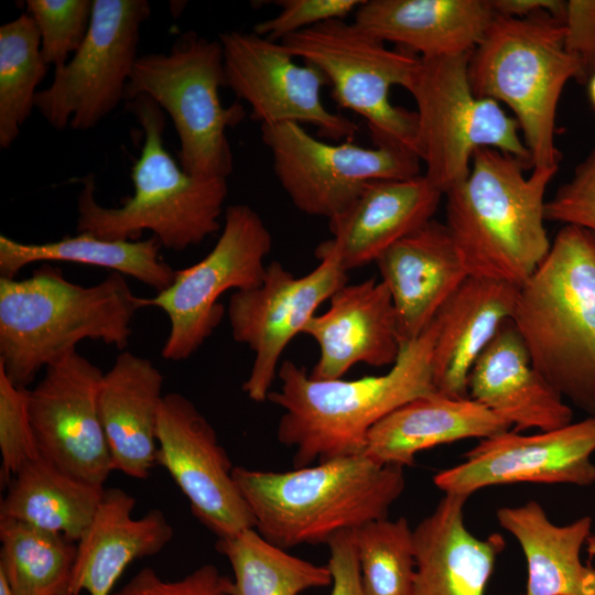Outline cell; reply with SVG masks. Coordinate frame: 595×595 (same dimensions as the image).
Returning a JSON list of instances; mask_svg holds the SVG:
<instances>
[{
	"mask_svg": "<svg viewBox=\"0 0 595 595\" xmlns=\"http://www.w3.org/2000/svg\"><path fill=\"white\" fill-rule=\"evenodd\" d=\"M126 102L144 134L131 172L133 194L120 206L106 207L96 201L94 174L82 178L77 232H90L106 240H138L148 230L161 247L174 251L202 244L220 229L227 178L184 171L165 149L161 107L147 95Z\"/></svg>",
	"mask_w": 595,
	"mask_h": 595,
	"instance_id": "cell-6",
	"label": "cell"
},
{
	"mask_svg": "<svg viewBox=\"0 0 595 595\" xmlns=\"http://www.w3.org/2000/svg\"><path fill=\"white\" fill-rule=\"evenodd\" d=\"M595 415L537 434L509 430L479 440L465 454V462L434 475L444 494L469 497L482 488L518 483H595Z\"/></svg>",
	"mask_w": 595,
	"mask_h": 595,
	"instance_id": "cell-18",
	"label": "cell"
},
{
	"mask_svg": "<svg viewBox=\"0 0 595 595\" xmlns=\"http://www.w3.org/2000/svg\"><path fill=\"white\" fill-rule=\"evenodd\" d=\"M586 550L591 556H595V534H591L586 541Z\"/></svg>",
	"mask_w": 595,
	"mask_h": 595,
	"instance_id": "cell-45",
	"label": "cell"
},
{
	"mask_svg": "<svg viewBox=\"0 0 595 595\" xmlns=\"http://www.w3.org/2000/svg\"><path fill=\"white\" fill-rule=\"evenodd\" d=\"M516 158L478 149L468 175L444 196L445 226L468 275L520 286L551 244L544 227L545 191L558 169L526 177Z\"/></svg>",
	"mask_w": 595,
	"mask_h": 595,
	"instance_id": "cell-4",
	"label": "cell"
},
{
	"mask_svg": "<svg viewBox=\"0 0 595 595\" xmlns=\"http://www.w3.org/2000/svg\"><path fill=\"white\" fill-rule=\"evenodd\" d=\"M469 55L420 58L405 88L416 104L415 153L425 165L423 175L443 195L468 175L478 149L498 150L533 167L513 116L473 91Z\"/></svg>",
	"mask_w": 595,
	"mask_h": 595,
	"instance_id": "cell-9",
	"label": "cell"
},
{
	"mask_svg": "<svg viewBox=\"0 0 595 595\" xmlns=\"http://www.w3.org/2000/svg\"><path fill=\"white\" fill-rule=\"evenodd\" d=\"M496 14L511 18H527L547 12L562 21L565 3L562 0H489Z\"/></svg>",
	"mask_w": 595,
	"mask_h": 595,
	"instance_id": "cell-43",
	"label": "cell"
},
{
	"mask_svg": "<svg viewBox=\"0 0 595 595\" xmlns=\"http://www.w3.org/2000/svg\"><path fill=\"white\" fill-rule=\"evenodd\" d=\"M577 76L563 22L547 12L527 18L495 13L468 60L473 91L512 111L533 169H559L558 105L565 85Z\"/></svg>",
	"mask_w": 595,
	"mask_h": 595,
	"instance_id": "cell-7",
	"label": "cell"
},
{
	"mask_svg": "<svg viewBox=\"0 0 595 595\" xmlns=\"http://www.w3.org/2000/svg\"><path fill=\"white\" fill-rule=\"evenodd\" d=\"M511 321L534 368L564 399L595 415V235L563 225L518 291Z\"/></svg>",
	"mask_w": 595,
	"mask_h": 595,
	"instance_id": "cell-5",
	"label": "cell"
},
{
	"mask_svg": "<svg viewBox=\"0 0 595 595\" xmlns=\"http://www.w3.org/2000/svg\"><path fill=\"white\" fill-rule=\"evenodd\" d=\"M468 398L506 421L515 432L551 431L573 422L564 398L534 368L511 320L506 321L473 365Z\"/></svg>",
	"mask_w": 595,
	"mask_h": 595,
	"instance_id": "cell-22",
	"label": "cell"
},
{
	"mask_svg": "<svg viewBox=\"0 0 595 595\" xmlns=\"http://www.w3.org/2000/svg\"><path fill=\"white\" fill-rule=\"evenodd\" d=\"M156 464L187 498L196 519L218 539L255 528L232 475L234 467L212 424L177 392L164 394L158 421Z\"/></svg>",
	"mask_w": 595,
	"mask_h": 595,
	"instance_id": "cell-17",
	"label": "cell"
},
{
	"mask_svg": "<svg viewBox=\"0 0 595 595\" xmlns=\"http://www.w3.org/2000/svg\"><path fill=\"white\" fill-rule=\"evenodd\" d=\"M219 41L226 87L250 106L252 120L261 126L310 123L335 141L355 137L359 127L324 106L321 93L329 83L317 67L295 63L280 43L255 32L227 31Z\"/></svg>",
	"mask_w": 595,
	"mask_h": 595,
	"instance_id": "cell-15",
	"label": "cell"
},
{
	"mask_svg": "<svg viewBox=\"0 0 595 595\" xmlns=\"http://www.w3.org/2000/svg\"><path fill=\"white\" fill-rule=\"evenodd\" d=\"M365 595H413V529L405 518L370 521L353 530Z\"/></svg>",
	"mask_w": 595,
	"mask_h": 595,
	"instance_id": "cell-35",
	"label": "cell"
},
{
	"mask_svg": "<svg viewBox=\"0 0 595 595\" xmlns=\"http://www.w3.org/2000/svg\"><path fill=\"white\" fill-rule=\"evenodd\" d=\"M511 426L470 398L439 392L415 398L380 420L364 454L383 465L412 466L415 455L441 444L488 439Z\"/></svg>",
	"mask_w": 595,
	"mask_h": 595,
	"instance_id": "cell-28",
	"label": "cell"
},
{
	"mask_svg": "<svg viewBox=\"0 0 595 595\" xmlns=\"http://www.w3.org/2000/svg\"><path fill=\"white\" fill-rule=\"evenodd\" d=\"M364 0H279L280 12L258 22L253 32L280 43L286 36L328 20L342 19L358 9Z\"/></svg>",
	"mask_w": 595,
	"mask_h": 595,
	"instance_id": "cell-39",
	"label": "cell"
},
{
	"mask_svg": "<svg viewBox=\"0 0 595 595\" xmlns=\"http://www.w3.org/2000/svg\"><path fill=\"white\" fill-rule=\"evenodd\" d=\"M586 85H587L589 101L593 108L595 109V74L589 78Z\"/></svg>",
	"mask_w": 595,
	"mask_h": 595,
	"instance_id": "cell-44",
	"label": "cell"
},
{
	"mask_svg": "<svg viewBox=\"0 0 595 595\" xmlns=\"http://www.w3.org/2000/svg\"><path fill=\"white\" fill-rule=\"evenodd\" d=\"M104 372L76 349L28 388V412L41 457L86 483L104 486L113 470L98 412Z\"/></svg>",
	"mask_w": 595,
	"mask_h": 595,
	"instance_id": "cell-16",
	"label": "cell"
},
{
	"mask_svg": "<svg viewBox=\"0 0 595 595\" xmlns=\"http://www.w3.org/2000/svg\"><path fill=\"white\" fill-rule=\"evenodd\" d=\"M150 13L147 0H93L84 42L35 97V108L54 129H91L125 100Z\"/></svg>",
	"mask_w": 595,
	"mask_h": 595,
	"instance_id": "cell-13",
	"label": "cell"
},
{
	"mask_svg": "<svg viewBox=\"0 0 595 595\" xmlns=\"http://www.w3.org/2000/svg\"><path fill=\"white\" fill-rule=\"evenodd\" d=\"M0 595H12L2 575H0Z\"/></svg>",
	"mask_w": 595,
	"mask_h": 595,
	"instance_id": "cell-46",
	"label": "cell"
},
{
	"mask_svg": "<svg viewBox=\"0 0 595 595\" xmlns=\"http://www.w3.org/2000/svg\"><path fill=\"white\" fill-rule=\"evenodd\" d=\"M443 196L423 174L371 181L344 214L328 220L332 238L315 251L335 256L347 272L376 262L394 242L432 220Z\"/></svg>",
	"mask_w": 595,
	"mask_h": 595,
	"instance_id": "cell-20",
	"label": "cell"
},
{
	"mask_svg": "<svg viewBox=\"0 0 595 595\" xmlns=\"http://www.w3.org/2000/svg\"><path fill=\"white\" fill-rule=\"evenodd\" d=\"M155 237L143 240H106L90 232H77L55 241L20 242L0 235V274L15 278L26 266L52 261L94 266L131 277L156 292L173 282V270L160 256Z\"/></svg>",
	"mask_w": 595,
	"mask_h": 595,
	"instance_id": "cell-30",
	"label": "cell"
},
{
	"mask_svg": "<svg viewBox=\"0 0 595 595\" xmlns=\"http://www.w3.org/2000/svg\"><path fill=\"white\" fill-rule=\"evenodd\" d=\"M331 595H365L353 530H344L327 543Z\"/></svg>",
	"mask_w": 595,
	"mask_h": 595,
	"instance_id": "cell-42",
	"label": "cell"
},
{
	"mask_svg": "<svg viewBox=\"0 0 595 595\" xmlns=\"http://www.w3.org/2000/svg\"><path fill=\"white\" fill-rule=\"evenodd\" d=\"M261 140L293 205L327 220L344 214L371 181L420 175V159L409 149L327 143L294 122L261 126Z\"/></svg>",
	"mask_w": 595,
	"mask_h": 595,
	"instance_id": "cell-12",
	"label": "cell"
},
{
	"mask_svg": "<svg viewBox=\"0 0 595 595\" xmlns=\"http://www.w3.org/2000/svg\"><path fill=\"white\" fill-rule=\"evenodd\" d=\"M497 521L518 541L527 563L526 595H595V569L581 560L591 517L558 526L534 500L501 507Z\"/></svg>",
	"mask_w": 595,
	"mask_h": 595,
	"instance_id": "cell-29",
	"label": "cell"
},
{
	"mask_svg": "<svg viewBox=\"0 0 595 595\" xmlns=\"http://www.w3.org/2000/svg\"><path fill=\"white\" fill-rule=\"evenodd\" d=\"M136 499L121 488L105 489L87 529L77 543L71 595H111L133 561L161 552L173 528L160 509L133 518Z\"/></svg>",
	"mask_w": 595,
	"mask_h": 595,
	"instance_id": "cell-27",
	"label": "cell"
},
{
	"mask_svg": "<svg viewBox=\"0 0 595 595\" xmlns=\"http://www.w3.org/2000/svg\"><path fill=\"white\" fill-rule=\"evenodd\" d=\"M320 348L310 376L342 378L356 364L392 366L401 351L397 314L386 284L375 278L346 283L329 299V307L315 314L303 329Z\"/></svg>",
	"mask_w": 595,
	"mask_h": 595,
	"instance_id": "cell-19",
	"label": "cell"
},
{
	"mask_svg": "<svg viewBox=\"0 0 595 595\" xmlns=\"http://www.w3.org/2000/svg\"><path fill=\"white\" fill-rule=\"evenodd\" d=\"M315 257L318 264L302 277H295L274 260L267 264L258 286L235 291L229 299L231 335L255 354L242 385L255 402L267 401L285 347L303 333L318 306L348 283V272L335 256L315 251Z\"/></svg>",
	"mask_w": 595,
	"mask_h": 595,
	"instance_id": "cell-14",
	"label": "cell"
},
{
	"mask_svg": "<svg viewBox=\"0 0 595 595\" xmlns=\"http://www.w3.org/2000/svg\"><path fill=\"white\" fill-rule=\"evenodd\" d=\"M0 575L12 595H71L77 543L0 518Z\"/></svg>",
	"mask_w": 595,
	"mask_h": 595,
	"instance_id": "cell-32",
	"label": "cell"
},
{
	"mask_svg": "<svg viewBox=\"0 0 595 595\" xmlns=\"http://www.w3.org/2000/svg\"><path fill=\"white\" fill-rule=\"evenodd\" d=\"M544 216L548 221L577 226L595 235V145L571 178L545 202Z\"/></svg>",
	"mask_w": 595,
	"mask_h": 595,
	"instance_id": "cell-38",
	"label": "cell"
},
{
	"mask_svg": "<svg viewBox=\"0 0 595 595\" xmlns=\"http://www.w3.org/2000/svg\"><path fill=\"white\" fill-rule=\"evenodd\" d=\"M224 217L217 242L202 260L175 270L171 285L154 296H138L140 309L158 307L169 318L161 350L166 360L190 358L214 333L224 316L219 299L226 291L249 290L263 280L272 248L264 221L246 204L229 205Z\"/></svg>",
	"mask_w": 595,
	"mask_h": 595,
	"instance_id": "cell-11",
	"label": "cell"
},
{
	"mask_svg": "<svg viewBox=\"0 0 595 595\" xmlns=\"http://www.w3.org/2000/svg\"><path fill=\"white\" fill-rule=\"evenodd\" d=\"M231 584L212 563L177 580H164L153 569L143 567L111 595H232Z\"/></svg>",
	"mask_w": 595,
	"mask_h": 595,
	"instance_id": "cell-40",
	"label": "cell"
},
{
	"mask_svg": "<svg viewBox=\"0 0 595 595\" xmlns=\"http://www.w3.org/2000/svg\"><path fill=\"white\" fill-rule=\"evenodd\" d=\"M519 286L468 275L434 317L436 335L431 368L435 390L468 398L469 371L497 334L512 318Z\"/></svg>",
	"mask_w": 595,
	"mask_h": 595,
	"instance_id": "cell-25",
	"label": "cell"
},
{
	"mask_svg": "<svg viewBox=\"0 0 595 595\" xmlns=\"http://www.w3.org/2000/svg\"><path fill=\"white\" fill-rule=\"evenodd\" d=\"M375 263L392 298L402 345L423 333L468 277L447 227L434 219L394 242Z\"/></svg>",
	"mask_w": 595,
	"mask_h": 595,
	"instance_id": "cell-21",
	"label": "cell"
},
{
	"mask_svg": "<svg viewBox=\"0 0 595 595\" xmlns=\"http://www.w3.org/2000/svg\"><path fill=\"white\" fill-rule=\"evenodd\" d=\"M494 15L489 0H364L353 22L383 43L428 60L470 54Z\"/></svg>",
	"mask_w": 595,
	"mask_h": 595,
	"instance_id": "cell-23",
	"label": "cell"
},
{
	"mask_svg": "<svg viewBox=\"0 0 595 595\" xmlns=\"http://www.w3.org/2000/svg\"><path fill=\"white\" fill-rule=\"evenodd\" d=\"M26 12L41 39L46 64H66L84 42L93 13L91 0H28Z\"/></svg>",
	"mask_w": 595,
	"mask_h": 595,
	"instance_id": "cell-36",
	"label": "cell"
},
{
	"mask_svg": "<svg viewBox=\"0 0 595 595\" xmlns=\"http://www.w3.org/2000/svg\"><path fill=\"white\" fill-rule=\"evenodd\" d=\"M140 309L125 275L110 272L85 286L42 263L23 279L0 277V368L28 388L41 369L84 339L123 350Z\"/></svg>",
	"mask_w": 595,
	"mask_h": 595,
	"instance_id": "cell-2",
	"label": "cell"
},
{
	"mask_svg": "<svg viewBox=\"0 0 595 595\" xmlns=\"http://www.w3.org/2000/svg\"><path fill=\"white\" fill-rule=\"evenodd\" d=\"M403 468L360 454L289 472L235 466L232 475L255 529L288 550L387 518L404 490Z\"/></svg>",
	"mask_w": 595,
	"mask_h": 595,
	"instance_id": "cell-3",
	"label": "cell"
},
{
	"mask_svg": "<svg viewBox=\"0 0 595 595\" xmlns=\"http://www.w3.org/2000/svg\"><path fill=\"white\" fill-rule=\"evenodd\" d=\"M0 518H9L77 542L104 496V486L78 479L43 457L30 461L7 484Z\"/></svg>",
	"mask_w": 595,
	"mask_h": 595,
	"instance_id": "cell-31",
	"label": "cell"
},
{
	"mask_svg": "<svg viewBox=\"0 0 595 595\" xmlns=\"http://www.w3.org/2000/svg\"><path fill=\"white\" fill-rule=\"evenodd\" d=\"M48 65L31 15L25 12L0 28V148H9L35 108L37 86Z\"/></svg>",
	"mask_w": 595,
	"mask_h": 595,
	"instance_id": "cell-34",
	"label": "cell"
},
{
	"mask_svg": "<svg viewBox=\"0 0 595 595\" xmlns=\"http://www.w3.org/2000/svg\"><path fill=\"white\" fill-rule=\"evenodd\" d=\"M564 43L578 66L576 82L586 85L595 74V0H569L562 19Z\"/></svg>",
	"mask_w": 595,
	"mask_h": 595,
	"instance_id": "cell-41",
	"label": "cell"
},
{
	"mask_svg": "<svg viewBox=\"0 0 595 595\" xmlns=\"http://www.w3.org/2000/svg\"><path fill=\"white\" fill-rule=\"evenodd\" d=\"M434 318L415 339L402 345L397 361L380 376L318 380L284 360L281 386L267 400L283 410L278 441L294 450L293 466L364 454L370 430L404 403L435 390L431 357Z\"/></svg>",
	"mask_w": 595,
	"mask_h": 595,
	"instance_id": "cell-1",
	"label": "cell"
},
{
	"mask_svg": "<svg viewBox=\"0 0 595 595\" xmlns=\"http://www.w3.org/2000/svg\"><path fill=\"white\" fill-rule=\"evenodd\" d=\"M163 380L148 358L129 350L104 372L97 403L113 470L145 479L156 464Z\"/></svg>",
	"mask_w": 595,
	"mask_h": 595,
	"instance_id": "cell-24",
	"label": "cell"
},
{
	"mask_svg": "<svg viewBox=\"0 0 595 595\" xmlns=\"http://www.w3.org/2000/svg\"><path fill=\"white\" fill-rule=\"evenodd\" d=\"M221 87H226V77L220 41L186 31L167 53L138 57L125 101L147 95L171 117L184 171L227 178L234 170L227 129L241 122L246 112L238 102L228 107L221 104Z\"/></svg>",
	"mask_w": 595,
	"mask_h": 595,
	"instance_id": "cell-8",
	"label": "cell"
},
{
	"mask_svg": "<svg viewBox=\"0 0 595 595\" xmlns=\"http://www.w3.org/2000/svg\"><path fill=\"white\" fill-rule=\"evenodd\" d=\"M216 548L231 566L232 595H300L332 583L327 565L289 554L255 528L218 539Z\"/></svg>",
	"mask_w": 595,
	"mask_h": 595,
	"instance_id": "cell-33",
	"label": "cell"
},
{
	"mask_svg": "<svg viewBox=\"0 0 595 595\" xmlns=\"http://www.w3.org/2000/svg\"><path fill=\"white\" fill-rule=\"evenodd\" d=\"M467 498L444 494L413 529V595H485L506 542L499 533L480 539L469 532L463 515Z\"/></svg>",
	"mask_w": 595,
	"mask_h": 595,
	"instance_id": "cell-26",
	"label": "cell"
},
{
	"mask_svg": "<svg viewBox=\"0 0 595 595\" xmlns=\"http://www.w3.org/2000/svg\"><path fill=\"white\" fill-rule=\"evenodd\" d=\"M0 452L2 482L40 456L28 412V388L14 385L0 368Z\"/></svg>",
	"mask_w": 595,
	"mask_h": 595,
	"instance_id": "cell-37",
	"label": "cell"
},
{
	"mask_svg": "<svg viewBox=\"0 0 595 595\" xmlns=\"http://www.w3.org/2000/svg\"><path fill=\"white\" fill-rule=\"evenodd\" d=\"M280 44L326 76L331 97L339 108L366 120L375 147H400L415 153L416 112L392 105L389 93L393 86L408 87L420 57L388 48L342 19L291 34Z\"/></svg>",
	"mask_w": 595,
	"mask_h": 595,
	"instance_id": "cell-10",
	"label": "cell"
}]
</instances>
